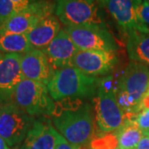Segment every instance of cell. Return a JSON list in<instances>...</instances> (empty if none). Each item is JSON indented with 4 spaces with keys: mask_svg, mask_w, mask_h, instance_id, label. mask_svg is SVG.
Returning a JSON list of instances; mask_svg holds the SVG:
<instances>
[{
    "mask_svg": "<svg viewBox=\"0 0 149 149\" xmlns=\"http://www.w3.org/2000/svg\"><path fill=\"white\" fill-rule=\"evenodd\" d=\"M34 48L26 34L0 31V52L5 54H25Z\"/></svg>",
    "mask_w": 149,
    "mask_h": 149,
    "instance_id": "d6986e66",
    "label": "cell"
},
{
    "mask_svg": "<svg viewBox=\"0 0 149 149\" xmlns=\"http://www.w3.org/2000/svg\"><path fill=\"white\" fill-rule=\"evenodd\" d=\"M0 149H10L3 138L0 137Z\"/></svg>",
    "mask_w": 149,
    "mask_h": 149,
    "instance_id": "4316f807",
    "label": "cell"
},
{
    "mask_svg": "<svg viewBox=\"0 0 149 149\" xmlns=\"http://www.w3.org/2000/svg\"><path fill=\"white\" fill-rule=\"evenodd\" d=\"M144 136H146V137H148V139H149V131H148V133H146V134H145Z\"/></svg>",
    "mask_w": 149,
    "mask_h": 149,
    "instance_id": "83f0119b",
    "label": "cell"
},
{
    "mask_svg": "<svg viewBox=\"0 0 149 149\" xmlns=\"http://www.w3.org/2000/svg\"><path fill=\"white\" fill-rule=\"evenodd\" d=\"M55 13L65 27H107L102 10L95 0H56Z\"/></svg>",
    "mask_w": 149,
    "mask_h": 149,
    "instance_id": "277c9868",
    "label": "cell"
},
{
    "mask_svg": "<svg viewBox=\"0 0 149 149\" xmlns=\"http://www.w3.org/2000/svg\"><path fill=\"white\" fill-rule=\"evenodd\" d=\"M29 5L16 3L13 0H0V22L16 15Z\"/></svg>",
    "mask_w": 149,
    "mask_h": 149,
    "instance_id": "ffe728a7",
    "label": "cell"
},
{
    "mask_svg": "<svg viewBox=\"0 0 149 149\" xmlns=\"http://www.w3.org/2000/svg\"><path fill=\"white\" fill-rule=\"evenodd\" d=\"M135 122L145 135L149 131V109H143L137 114Z\"/></svg>",
    "mask_w": 149,
    "mask_h": 149,
    "instance_id": "44dd1931",
    "label": "cell"
},
{
    "mask_svg": "<svg viewBox=\"0 0 149 149\" xmlns=\"http://www.w3.org/2000/svg\"><path fill=\"white\" fill-rule=\"evenodd\" d=\"M35 121L13 102L0 105V137L9 147L21 143Z\"/></svg>",
    "mask_w": 149,
    "mask_h": 149,
    "instance_id": "52a82bcc",
    "label": "cell"
},
{
    "mask_svg": "<svg viewBox=\"0 0 149 149\" xmlns=\"http://www.w3.org/2000/svg\"><path fill=\"white\" fill-rule=\"evenodd\" d=\"M59 135L49 118L39 117L35 119L21 149H55Z\"/></svg>",
    "mask_w": 149,
    "mask_h": 149,
    "instance_id": "9a60e30c",
    "label": "cell"
},
{
    "mask_svg": "<svg viewBox=\"0 0 149 149\" xmlns=\"http://www.w3.org/2000/svg\"><path fill=\"white\" fill-rule=\"evenodd\" d=\"M138 14L141 21L149 28V3L141 2L138 7Z\"/></svg>",
    "mask_w": 149,
    "mask_h": 149,
    "instance_id": "7402d4cb",
    "label": "cell"
},
{
    "mask_svg": "<svg viewBox=\"0 0 149 149\" xmlns=\"http://www.w3.org/2000/svg\"><path fill=\"white\" fill-rule=\"evenodd\" d=\"M21 68L25 79L37 81L46 85L49 84L56 71L46 54L38 49H33L22 55Z\"/></svg>",
    "mask_w": 149,
    "mask_h": 149,
    "instance_id": "4fadbf2b",
    "label": "cell"
},
{
    "mask_svg": "<svg viewBox=\"0 0 149 149\" xmlns=\"http://www.w3.org/2000/svg\"><path fill=\"white\" fill-rule=\"evenodd\" d=\"M141 108H142V109H149V90L148 91V93L143 97V99L142 100V102H141Z\"/></svg>",
    "mask_w": 149,
    "mask_h": 149,
    "instance_id": "d4e9b609",
    "label": "cell"
},
{
    "mask_svg": "<svg viewBox=\"0 0 149 149\" xmlns=\"http://www.w3.org/2000/svg\"><path fill=\"white\" fill-rule=\"evenodd\" d=\"M80 49L64 29H61L57 36L42 52L46 54L55 70L71 67V61Z\"/></svg>",
    "mask_w": 149,
    "mask_h": 149,
    "instance_id": "5bb4252c",
    "label": "cell"
},
{
    "mask_svg": "<svg viewBox=\"0 0 149 149\" xmlns=\"http://www.w3.org/2000/svg\"><path fill=\"white\" fill-rule=\"evenodd\" d=\"M16 3H24V4H32L34 3H37V2H41L43 0H13Z\"/></svg>",
    "mask_w": 149,
    "mask_h": 149,
    "instance_id": "484cf974",
    "label": "cell"
},
{
    "mask_svg": "<svg viewBox=\"0 0 149 149\" xmlns=\"http://www.w3.org/2000/svg\"><path fill=\"white\" fill-rule=\"evenodd\" d=\"M13 102L31 116H52L55 109L46 85L28 79H24L17 86Z\"/></svg>",
    "mask_w": 149,
    "mask_h": 149,
    "instance_id": "8992f818",
    "label": "cell"
},
{
    "mask_svg": "<svg viewBox=\"0 0 149 149\" xmlns=\"http://www.w3.org/2000/svg\"><path fill=\"white\" fill-rule=\"evenodd\" d=\"M61 31L60 22L53 14L44 18L27 34L34 49L43 51L47 47Z\"/></svg>",
    "mask_w": 149,
    "mask_h": 149,
    "instance_id": "2e32d148",
    "label": "cell"
},
{
    "mask_svg": "<svg viewBox=\"0 0 149 149\" xmlns=\"http://www.w3.org/2000/svg\"><path fill=\"white\" fill-rule=\"evenodd\" d=\"M63 29L80 51L115 52L118 49L117 42L107 27L74 26Z\"/></svg>",
    "mask_w": 149,
    "mask_h": 149,
    "instance_id": "ba28073f",
    "label": "cell"
},
{
    "mask_svg": "<svg viewBox=\"0 0 149 149\" xmlns=\"http://www.w3.org/2000/svg\"><path fill=\"white\" fill-rule=\"evenodd\" d=\"M52 121L61 135L70 143L83 147L94 136L92 109L80 99H67L55 103Z\"/></svg>",
    "mask_w": 149,
    "mask_h": 149,
    "instance_id": "6da1fadb",
    "label": "cell"
},
{
    "mask_svg": "<svg viewBox=\"0 0 149 149\" xmlns=\"http://www.w3.org/2000/svg\"><path fill=\"white\" fill-rule=\"evenodd\" d=\"M143 0H100V3L126 36L135 31L149 28L141 21L138 7Z\"/></svg>",
    "mask_w": 149,
    "mask_h": 149,
    "instance_id": "30bf717a",
    "label": "cell"
},
{
    "mask_svg": "<svg viewBox=\"0 0 149 149\" xmlns=\"http://www.w3.org/2000/svg\"><path fill=\"white\" fill-rule=\"evenodd\" d=\"M56 3L48 0L32 3L16 15L0 22V31L27 35L42 20L52 15Z\"/></svg>",
    "mask_w": 149,
    "mask_h": 149,
    "instance_id": "9c48e42d",
    "label": "cell"
},
{
    "mask_svg": "<svg viewBox=\"0 0 149 149\" xmlns=\"http://www.w3.org/2000/svg\"><path fill=\"white\" fill-rule=\"evenodd\" d=\"M100 80L87 75L74 67L56 70L47 85L52 99L56 101L65 99L91 98L95 95Z\"/></svg>",
    "mask_w": 149,
    "mask_h": 149,
    "instance_id": "3957f363",
    "label": "cell"
},
{
    "mask_svg": "<svg viewBox=\"0 0 149 149\" xmlns=\"http://www.w3.org/2000/svg\"><path fill=\"white\" fill-rule=\"evenodd\" d=\"M3 54L1 53V52H0V60H1V58L3 57Z\"/></svg>",
    "mask_w": 149,
    "mask_h": 149,
    "instance_id": "f1b7e54d",
    "label": "cell"
},
{
    "mask_svg": "<svg viewBox=\"0 0 149 149\" xmlns=\"http://www.w3.org/2000/svg\"><path fill=\"white\" fill-rule=\"evenodd\" d=\"M148 90V66L132 61L118 78L115 86L117 101L125 116H137L142 110L141 102Z\"/></svg>",
    "mask_w": 149,
    "mask_h": 149,
    "instance_id": "7a4b0ae2",
    "label": "cell"
},
{
    "mask_svg": "<svg viewBox=\"0 0 149 149\" xmlns=\"http://www.w3.org/2000/svg\"><path fill=\"white\" fill-rule=\"evenodd\" d=\"M95 100V119L98 128L103 133L115 131L124 121L125 115L117 101L113 77L100 80Z\"/></svg>",
    "mask_w": 149,
    "mask_h": 149,
    "instance_id": "5b68a950",
    "label": "cell"
},
{
    "mask_svg": "<svg viewBox=\"0 0 149 149\" xmlns=\"http://www.w3.org/2000/svg\"><path fill=\"white\" fill-rule=\"evenodd\" d=\"M21 54H4L0 60V105L13 101L17 86L24 80Z\"/></svg>",
    "mask_w": 149,
    "mask_h": 149,
    "instance_id": "7c38bea8",
    "label": "cell"
},
{
    "mask_svg": "<svg viewBox=\"0 0 149 149\" xmlns=\"http://www.w3.org/2000/svg\"><path fill=\"white\" fill-rule=\"evenodd\" d=\"M128 57L149 66V29L135 31L127 36Z\"/></svg>",
    "mask_w": 149,
    "mask_h": 149,
    "instance_id": "e0dca14e",
    "label": "cell"
},
{
    "mask_svg": "<svg viewBox=\"0 0 149 149\" xmlns=\"http://www.w3.org/2000/svg\"><path fill=\"white\" fill-rule=\"evenodd\" d=\"M137 149H149V139L148 137H143V139L139 142Z\"/></svg>",
    "mask_w": 149,
    "mask_h": 149,
    "instance_id": "cb8c5ba5",
    "label": "cell"
},
{
    "mask_svg": "<svg viewBox=\"0 0 149 149\" xmlns=\"http://www.w3.org/2000/svg\"><path fill=\"white\" fill-rule=\"evenodd\" d=\"M118 62L115 52L79 51L71 61V67L90 76H102L110 73Z\"/></svg>",
    "mask_w": 149,
    "mask_h": 149,
    "instance_id": "8fae6325",
    "label": "cell"
},
{
    "mask_svg": "<svg viewBox=\"0 0 149 149\" xmlns=\"http://www.w3.org/2000/svg\"><path fill=\"white\" fill-rule=\"evenodd\" d=\"M143 2H146V3H149V0H143Z\"/></svg>",
    "mask_w": 149,
    "mask_h": 149,
    "instance_id": "f546056e",
    "label": "cell"
},
{
    "mask_svg": "<svg viewBox=\"0 0 149 149\" xmlns=\"http://www.w3.org/2000/svg\"><path fill=\"white\" fill-rule=\"evenodd\" d=\"M55 149H81V147L70 143L60 134Z\"/></svg>",
    "mask_w": 149,
    "mask_h": 149,
    "instance_id": "603a6c76",
    "label": "cell"
},
{
    "mask_svg": "<svg viewBox=\"0 0 149 149\" xmlns=\"http://www.w3.org/2000/svg\"><path fill=\"white\" fill-rule=\"evenodd\" d=\"M143 133L139 128L135 119L124 118L122 125L115 130L118 149H137Z\"/></svg>",
    "mask_w": 149,
    "mask_h": 149,
    "instance_id": "ac0fdd59",
    "label": "cell"
}]
</instances>
